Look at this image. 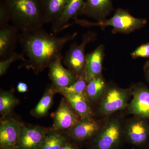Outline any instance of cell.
Instances as JSON below:
<instances>
[{"mask_svg": "<svg viewBox=\"0 0 149 149\" xmlns=\"http://www.w3.org/2000/svg\"><path fill=\"white\" fill-rule=\"evenodd\" d=\"M77 35L74 32L56 37L42 27L20 32L18 42L28 63L35 71L39 72L49 67L53 61L62 55V52L65 46Z\"/></svg>", "mask_w": 149, "mask_h": 149, "instance_id": "obj_1", "label": "cell"}, {"mask_svg": "<svg viewBox=\"0 0 149 149\" xmlns=\"http://www.w3.org/2000/svg\"><path fill=\"white\" fill-rule=\"evenodd\" d=\"M10 13L11 21L20 32L43 27L42 9L40 0H0Z\"/></svg>", "mask_w": 149, "mask_h": 149, "instance_id": "obj_2", "label": "cell"}, {"mask_svg": "<svg viewBox=\"0 0 149 149\" xmlns=\"http://www.w3.org/2000/svg\"><path fill=\"white\" fill-rule=\"evenodd\" d=\"M74 21L71 25L77 24L83 27H112V33L128 34L137 29H141L146 26L148 21L145 18L134 17L130 15L128 11L122 8L116 10L113 16L108 19L100 22H91L78 19H74Z\"/></svg>", "mask_w": 149, "mask_h": 149, "instance_id": "obj_3", "label": "cell"}, {"mask_svg": "<svg viewBox=\"0 0 149 149\" xmlns=\"http://www.w3.org/2000/svg\"><path fill=\"white\" fill-rule=\"evenodd\" d=\"M94 138L95 149H118L124 139V125L119 118H110Z\"/></svg>", "mask_w": 149, "mask_h": 149, "instance_id": "obj_4", "label": "cell"}, {"mask_svg": "<svg viewBox=\"0 0 149 149\" xmlns=\"http://www.w3.org/2000/svg\"><path fill=\"white\" fill-rule=\"evenodd\" d=\"M96 37L95 32L89 31L85 33L83 35L81 43L72 44L63 59L64 64L78 77L84 74L86 65L85 47L89 43L95 40Z\"/></svg>", "mask_w": 149, "mask_h": 149, "instance_id": "obj_5", "label": "cell"}, {"mask_svg": "<svg viewBox=\"0 0 149 149\" xmlns=\"http://www.w3.org/2000/svg\"><path fill=\"white\" fill-rule=\"evenodd\" d=\"M130 96L131 88L123 89L114 85L107 86L100 104L99 112L103 115L109 116L125 109L128 106Z\"/></svg>", "mask_w": 149, "mask_h": 149, "instance_id": "obj_6", "label": "cell"}, {"mask_svg": "<svg viewBox=\"0 0 149 149\" xmlns=\"http://www.w3.org/2000/svg\"><path fill=\"white\" fill-rule=\"evenodd\" d=\"M124 138L136 146H147L149 141V120L136 116L128 120L124 126Z\"/></svg>", "mask_w": 149, "mask_h": 149, "instance_id": "obj_7", "label": "cell"}, {"mask_svg": "<svg viewBox=\"0 0 149 149\" xmlns=\"http://www.w3.org/2000/svg\"><path fill=\"white\" fill-rule=\"evenodd\" d=\"M132 98L127 106L128 112L149 120V88L142 83L131 88Z\"/></svg>", "mask_w": 149, "mask_h": 149, "instance_id": "obj_8", "label": "cell"}, {"mask_svg": "<svg viewBox=\"0 0 149 149\" xmlns=\"http://www.w3.org/2000/svg\"><path fill=\"white\" fill-rule=\"evenodd\" d=\"M47 133L40 126L22 125L16 149H40Z\"/></svg>", "mask_w": 149, "mask_h": 149, "instance_id": "obj_9", "label": "cell"}, {"mask_svg": "<svg viewBox=\"0 0 149 149\" xmlns=\"http://www.w3.org/2000/svg\"><path fill=\"white\" fill-rule=\"evenodd\" d=\"M63 59V56H60L49 66L50 78L56 90L68 87L78 79L76 74L63 65L62 60Z\"/></svg>", "mask_w": 149, "mask_h": 149, "instance_id": "obj_10", "label": "cell"}, {"mask_svg": "<svg viewBox=\"0 0 149 149\" xmlns=\"http://www.w3.org/2000/svg\"><path fill=\"white\" fill-rule=\"evenodd\" d=\"M85 0H69L59 17L52 23L51 31L57 34L69 27L71 19L83 15Z\"/></svg>", "mask_w": 149, "mask_h": 149, "instance_id": "obj_11", "label": "cell"}, {"mask_svg": "<svg viewBox=\"0 0 149 149\" xmlns=\"http://www.w3.org/2000/svg\"><path fill=\"white\" fill-rule=\"evenodd\" d=\"M22 125L11 118H6L0 125L1 149H16Z\"/></svg>", "mask_w": 149, "mask_h": 149, "instance_id": "obj_12", "label": "cell"}, {"mask_svg": "<svg viewBox=\"0 0 149 149\" xmlns=\"http://www.w3.org/2000/svg\"><path fill=\"white\" fill-rule=\"evenodd\" d=\"M80 120L66 100L63 99L54 116V124L56 130H69Z\"/></svg>", "mask_w": 149, "mask_h": 149, "instance_id": "obj_13", "label": "cell"}, {"mask_svg": "<svg viewBox=\"0 0 149 149\" xmlns=\"http://www.w3.org/2000/svg\"><path fill=\"white\" fill-rule=\"evenodd\" d=\"M19 29L15 25L8 24L0 27V57L5 58L15 52L19 41Z\"/></svg>", "mask_w": 149, "mask_h": 149, "instance_id": "obj_14", "label": "cell"}, {"mask_svg": "<svg viewBox=\"0 0 149 149\" xmlns=\"http://www.w3.org/2000/svg\"><path fill=\"white\" fill-rule=\"evenodd\" d=\"M113 10L112 0H85L83 15L100 22L107 19Z\"/></svg>", "mask_w": 149, "mask_h": 149, "instance_id": "obj_15", "label": "cell"}, {"mask_svg": "<svg viewBox=\"0 0 149 149\" xmlns=\"http://www.w3.org/2000/svg\"><path fill=\"white\" fill-rule=\"evenodd\" d=\"M104 50V46L101 45L92 52L86 54L84 75L87 82L101 75Z\"/></svg>", "mask_w": 149, "mask_h": 149, "instance_id": "obj_16", "label": "cell"}, {"mask_svg": "<svg viewBox=\"0 0 149 149\" xmlns=\"http://www.w3.org/2000/svg\"><path fill=\"white\" fill-rule=\"evenodd\" d=\"M100 129L98 123L93 118H84L80 119L78 123L68 130V133L74 140L83 141L94 138Z\"/></svg>", "mask_w": 149, "mask_h": 149, "instance_id": "obj_17", "label": "cell"}, {"mask_svg": "<svg viewBox=\"0 0 149 149\" xmlns=\"http://www.w3.org/2000/svg\"><path fill=\"white\" fill-rule=\"evenodd\" d=\"M44 24L52 23L63 11L69 0H40Z\"/></svg>", "mask_w": 149, "mask_h": 149, "instance_id": "obj_18", "label": "cell"}, {"mask_svg": "<svg viewBox=\"0 0 149 149\" xmlns=\"http://www.w3.org/2000/svg\"><path fill=\"white\" fill-rule=\"evenodd\" d=\"M65 100L80 119L92 118L93 112L85 95L64 94Z\"/></svg>", "mask_w": 149, "mask_h": 149, "instance_id": "obj_19", "label": "cell"}, {"mask_svg": "<svg viewBox=\"0 0 149 149\" xmlns=\"http://www.w3.org/2000/svg\"><path fill=\"white\" fill-rule=\"evenodd\" d=\"M107 85L102 74L88 82L85 95L88 99L95 101L103 96Z\"/></svg>", "mask_w": 149, "mask_h": 149, "instance_id": "obj_20", "label": "cell"}, {"mask_svg": "<svg viewBox=\"0 0 149 149\" xmlns=\"http://www.w3.org/2000/svg\"><path fill=\"white\" fill-rule=\"evenodd\" d=\"M56 91L54 87L46 90L40 102L32 111V115L35 117H41L47 113L52 104L54 94Z\"/></svg>", "mask_w": 149, "mask_h": 149, "instance_id": "obj_21", "label": "cell"}, {"mask_svg": "<svg viewBox=\"0 0 149 149\" xmlns=\"http://www.w3.org/2000/svg\"><path fill=\"white\" fill-rule=\"evenodd\" d=\"M66 137L59 130L47 132L40 149H60L66 142Z\"/></svg>", "mask_w": 149, "mask_h": 149, "instance_id": "obj_22", "label": "cell"}, {"mask_svg": "<svg viewBox=\"0 0 149 149\" xmlns=\"http://www.w3.org/2000/svg\"><path fill=\"white\" fill-rule=\"evenodd\" d=\"M18 103L15 97L8 92H2L0 95V113L3 116L11 113Z\"/></svg>", "mask_w": 149, "mask_h": 149, "instance_id": "obj_23", "label": "cell"}, {"mask_svg": "<svg viewBox=\"0 0 149 149\" xmlns=\"http://www.w3.org/2000/svg\"><path fill=\"white\" fill-rule=\"evenodd\" d=\"M88 82L86 80L84 74L81 75L78 77V79L74 83L71 85L56 90L61 93L63 95L64 94H73V95H85V91L87 88Z\"/></svg>", "mask_w": 149, "mask_h": 149, "instance_id": "obj_24", "label": "cell"}, {"mask_svg": "<svg viewBox=\"0 0 149 149\" xmlns=\"http://www.w3.org/2000/svg\"><path fill=\"white\" fill-rule=\"evenodd\" d=\"M18 60L26 61L25 56L22 53L15 52L5 58L1 59L0 61V76L5 74L10 65Z\"/></svg>", "mask_w": 149, "mask_h": 149, "instance_id": "obj_25", "label": "cell"}, {"mask_svg": "<svg viewBox=\"0 0 149 149\" xmlns=\"http://www.w3.org/2000/svg\"><path fill=\"white\" fill-rule=\"evenodd\" d=\"M11 21V17L8 9L4 3L0 1V27L9 24Z\"/></svg>", "mask_w": 149, "mask_h": 149, "instance_id": "obj_26", "label": "cell"}, {"mask_svg": "<svg viewBox=\"0 0 149 149\" xmlns=\"http://www.w3.org/2000/svg\"><path fill=\"white\" fill-rule=\"evenodd\" d=\"M131 56L133 59L149 58V42L138 47L131 54Z\"/></svg>", "mask_w": 149, "mask_h": 149, "instance_id": "obj_27", "label": "cell"}, {"mask_svg": "<svg viewBox=\"0 0 149 149\" xmlns=\"http://www.w3.org/2000/svg\"><path fill=\"white\" fill-rule=\"evenodd\" d=\"M17 89L19 93H25L28 91V87L26 83L19 82L17 86Z\"/></svg>", "mask_w": 149, "mask_h": 149, "instance_id": "obj_28", "label": "cell"}, {"mask_svg": "<svg viewBox=\"0 0 149 149\" xmlns=\"http://www.w3.org/2000/svg\"><path fill=\"white\" fill-rule=\"evenodd\" d=\"M144 72L146 79L149 83V61H147L144 65Z\"/></svg>", "mask_w": 149, "mask_h": 149, "instance_id": "obj_29", "label": "cell"}, {"mask_svg": "<svg viewBox=\"0 0 149 149\" xmlns=\"http://www.w3.org/2000/svg\"><path fill=\"white\" fill-rule=\"evenodd\" d=\"M60 149H78L76 146L73 144L70 143L69 142H67L65 144H64Z\"/></svg>", "mask_w": 149, "mask_h": 149, "instance_id": "obj_30", "label": "cell"}]
</instances>
